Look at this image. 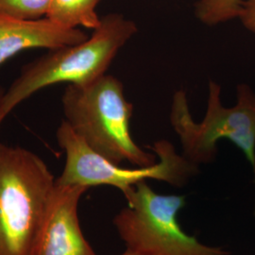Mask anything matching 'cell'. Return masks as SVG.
<instances>
[{
	"instance_id": "cell-8",
	"label": "cell",
	"mask_w": 255,
	"mask_h": 255,
	"mask_svg": "<svg viewBox=\"0 0 255 255\" xmlns=\"http://www.w3.org/2000/svg\"><path fill=\"white\" fill-rule=\"evenodd\" d=\"M87 39L88 35L82 29L61 27L46 17L23 20L0 14V65L26 49L50 50Z\"/></svg>"
},
{
	"instance_id": "cell-12",
	"label": "cell",
	"mask_w": 255,
	"mask_h": 255,
	"mask_svg": "<svg viewBox=\"0 0 255 255\" xmlns=\"http://www.w3.org/2000/svg\"><path fill=\"white\" fill-rule=\"evenodd\" d=\"M238 19L248 30L255 33V0H244Z\"/></svg>"
},
{
	"instance_id": "cell-10",
	"label": "cell",
	"mask_w": 255,
	"mask_h": 255,
	"mask_svg": "<svg viewBox=\"0 0 255 255\" xmlns=\"http://www.w3.org/2000/svg\"><path fill=\"white\" fill-rule=\"evenodd\" d=\"M244 0H198L194 5L197 19L207 26H217L239 18Z\"/></svg>"
},
{
	"instance_id": "cell-5",
	"label": "cell",
	"mask_w": 255,
	"mask_h": 255,
	"mask_svg": "<svg viewBox=\"0 0 255 255\" xmlns=\"http://www.w3.org/2000/svg\"><path fill=\"white\" fill-rule=\"evenodd\" d=\"M56 136L65 153L64 170L56 180L61 185H79L88 189L108 185L119 189L127 199L140 182L155 180L182 187L199 170L198 165L178 153L173 145L164 139L149 146L158 162L147 166L125 168L92 149L64 120Z\"/></svg>"
},
{
	"instance_id": "cell-6",
	"label": "cell",
	"mask_w": 255,
	"mask_h": 255,
	"mask_svg": "<svg viewBox=\"0 0 255 255\" xmlns=\"http://www.w3.org/2000/svg\"><path fill=\"white\" fill-rule=\"evenodd\" d=\"M126 201L114 225L127 251L140 255H229L182 230L178 214L185 205L184 196L159 194L142 182Z\"/></svg>"
},
{
	"instance_id": "cell-2",
	"label": "cell",
	"mask_w": 255,
	"mask_h": 255,
	"mask_svg": "<svg viewBox=\"0 0 255 255\" xmlns=\"http://www.w3.org/2000/svg\"><path fill=\"white\" fill-rule=\"evenodd\" d=\"M66 123L99 154L115 164L147 166L153 152L138 146L130 132L133 106L118 78L105 74L84 86L68 84L62 98Z\"/></svg>"
},
{
	"instance_id": "cell-3",
	"label": "cell",
	"mask_w": 255,
	"mask_h": 255,
	"mask_svg": "<svg viewBox=\"0 0 255 255\" xmlns=\"http://www.w3.org/2000/svg\"><path fill=\"white\" fill-rule=\"evenodd\" d=\"M55 183L38 155L0 144V255H32Z\"/></svg>"
},
{
	"instance_id": "cell-14",
	"label": "cell",
	"mask_w": 255,
	"mask_h": 255,
	"mask_svg": "<svg viewBox=\"0 0 255 255\" xmlns=\"http://www.w3.org/2000/svg\"><path fill=\"white\" fill-rule=\"evenodd\" d=\"M138 255V254H135V253H132V252H129V251H127L126 250V252L124 253V254H122V255Z\"/></svg>"
},
{
	"instance_id": "cell-4",
	"label": "cell",
	"mask_w": 255,
	"mask_h": 255,
	"mask_svg": "<svg viewBox=\"0 0 255 255\" xmlns=\"http://www.w3.org/2000/svg\"><path fill=\"white\" fill-rule=\"evenodd\" d=\"M170 123L180 138L182 155L198 166L215 160L220 139L230 140L251 164L255 185V91L250 85H237V104L227 108L221 101L220 85L210 81L207 111L201 122L192 118L186 93L179 90L174 94Z\"/></svg>"
},
{
	"instance_id": "cell-1",
	"label": "cell",
	"mask_w": 255,
	"mask_h": 255,
	"mask_svg": "<svg viewBox=\"0 0 255 255\" xmlns=\"http://www.w3.org/2000/svg\"><path fill=\"white\" fill-rule=\"evenodd\" d=\"M136 24L121 13L101 17L90 37L72 46L50 49L25 65L4 93L2 110L6 117L34 93L57 83L84 86L106 74L119 50L136 34Z\"/></svg>"
},
{
	"instance_id": "cell-13",
	"label": "cell",
	"mask_w": 255,
	"mask_h": 255,
	"mask_svg": "<svg viewBox=\"0 0 255 255\" xmlns=\"http://www.w3.org/2000/svg\"><path fill=\"white\" fill-rule=\"evenodd\" d=\"M4 90L0 88V126H1V123L4 119H6V115L4 114L3 110H2V100H3V96H4Z\"/></svg>"
},
{
	"instance_id": "cell-9",
	"label": "cell",
	"mask_w": 255,
	"mask_h": 255,
	"mask_svg": "<svg viewBox=\"0 0 255 255\" xmlns=\"http://www.w3.org/2000/svg\"><path fill=\"white\" fill-rule=\"evenodd\" d=\"M101 0H51L46 18L66 28L95 29L101 24L96 9Z\"/></svg>"
},
{
	"instance_id": "cell-11",
	"label": "cell",
	"mask_w": 255,
	"mask_h": 255,
	"mask_svg": "<svg viewBox=\"0 0 255 255\" xmlns=\"http://www.w3.org/2000/svg\"><path fill=\"white\" fill-rule=\"evenodd\" d=\"M51 0H0V14L12 18L37 20L46 17Z\"/></svg>"
},
{
	"instance_id": "cell-7",
	"label": "cell",
	"mask_w": 255,
	"mask_h": 255,
	"mask_svg": "<svg viewBox=\"0 0 255 255\" xmlns=\"http://www.w3.org/2000/svg\"><path fill=\"white\" fill-rule=\"evenodd\" d=\"M88 188L55 183L32 255H97L82 233L79 204Z\"/></svg>"
}]
</instances>
